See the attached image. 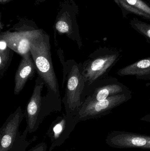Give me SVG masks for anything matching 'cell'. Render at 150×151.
Listing matches in <instances>:
<instances>
[{"label":"cell","mask_w":150,"mask_h":151,"mask_svg":"<svg viewBox=\"0 0 150 151\" xmlns=\"http://www.w3.org/2000/svg\"><path fill=\"white\" fill-rule=\"evenodd\" d=\"M11 50L9 47L4 50H0V75L1 77L8 68L9 63L11 62Z\"/></svg>","instance_id":"9a60e30c"},{"label":"cell","mask_w":150,"mask_h":151,"mask_svg":"<svg viewBox=\"0 0 150 151\" xmlns=\"http://www.w3.org/2000/svg\"><path fill=\"white\" fill-rule=\"evenodd\" d=\"M36 71L35 64L30 51L22 56V59L15 74V95H18L20 93L27 81L33 77Z\"/></svg>","instance_id":"30bf717a"},{"label":"cell","mask_w":150,"mask_h":151,"mask_svg":"<svg viewBox=\"0 0 150 151\" xmlns=\"http://www.w3.org/2000/svg\"><path fill=\"white\" fill-rule=\"evenodd\" d=\"M47 145L45 142H42L32 147L28 151H46Z\"/></svg>","instance_id":"ac0fdd59"},{"label":"cell","mask_w":150,"mask_h":151,"mask_svg":"<svg viewBox=\"0 0 150 151\" xmlns=\"http://www.w3.org/2000/svg\"><path fill=\"white\" fill-rule=\"evenodd\" d=\"M32 35H12L4 38L7 46L11 50L22 56L24 55L30 51L31 43L33 39Z\"/></svg>","instance_id":"4fadbf2b"},{"label":"cell","mask_w":150,"mask_h":151,"mask_svg":"<svg viewBox=\"0 0 150 151\" xmlns=\"http://www.w3.org/2000/svg\"><path fill=\"white\" fill-rule=\"evenodd\" d=\"M29 134V130L27 127L23 133V137L20 142L11 151H26L27 147L30 145L29 141L26 140V136Z\"/></svg>","instance_id":"2e32d148"},{"label":"cell","mask_w":150,"mask_h":151,"mask_svg":"<svg viewBox=\"0 0 150 151\" xmlns=\"http://www.w3.org/2000/svg\"><path fill=\"white\" fill-rule=\"evenodd\" d=\"M132 93L119 94L102 101L92 100L87 98L77 113L79 122L98 119L112 113L114 108L132 99Z\"/></svg>","instance_id":"3957f363"},{"label":"cell","mask_w":150,"mask_h":151,"mask_svg":"<svg viewBox=\"0 0 150 151\" xmlns=\"http://www.w3.org/2000/svg\"><path fill=\"white\" fill-rule=\"evenodd\" d=\"M105 142L110 147L116 149L136 148L150 150V136L122 131H113Z\"/></svg>","instance_id":"ba28073f"},{"label":"cell","mask_w":150,"mask_h":151,"mask_svg":"<svg viewBox=\"0 0 150 151\" xmlns=\"http://www.w3.org/2000/svg\"><path fill=\"white\" fill-rule=\"evenodd\" d=\"M122 11L123 17L134 14L150 19V5L142 0H114Z\"/></svg>","instance_id":"8fae6325"},{"label":"cell","mask_w":150,"mask_h":151,"mask_svg":"<svg viewBox=\"0 0 150 151\" xmlns=\"http://www.w3.org/2000/svg\"><path fill=\"white\" fill-rule=\"evenodd\" d=\"M122 55L118 50L108 47H100L91 55L83 67L82 74L89 85L108 76L112 68Z\"/></svg>","instance_id":"6da1fadb"},{"label":"cell","mask_w":150,"mask_h":151,"mask_svg":"<svg viewBox=\"0 0 150 151\" xmlns=\"http://www.w3.org/2000/svg\"><path fill=\"white\" fill-rule=\"evenodd\" d=\"M30 52L35 64L36 71L52 91L60 97L59 86L51 58L49 42L42 39H33Z\"/></svg>","instance_id":"7a4b0ae2"},{"label":"cell","mask_w":150,"mask_h":151,"mask_svg":"<svg viewBox=\"0 0 150 151\" xmlns=\"http://www.w3.org/2000/svg\"><path fill=\"white\" fill-rule=\"evenodd\" d=\"M85 81L79 67L73 65L69 73L66 87L67 112L77 117L81 106V95Z\"/></svg>","instance_id":"5b68a950"},{"label":"cell","mask_w":150,"mask_h":151,"mask_svg":"<svg viewBox=\"0 0 150 151\" xmlns=\"http://www.w3.org/2000/svg\"><path fill=\"white\" fill-rule=\"evenodd\" d=\"M90 85L92 87L91 92L88 98L92 100L102 101L115 95L132 93L117 78L112 76L98 80Z\"/></svg>","instance_id":"9c48e42d"},{"label":"cell","mask_w":150,"mask_h":151,"mask_svg":"<svg viewBox=\"0 0 150 151\" xmlns=\"http://www.w3.org/2000/svg\"><path fill=\"white\" fill-rule=\"evenodd\" d=\"M56 28L59 32L63 33L68 32L69 29L68 24L63 21H58L56 23Z\"/></svg>","instance_id":"e0dca14e"},{"label":"cell","mask_w":150,"mask_h":151,"mask_svg":"<svg viewBox=\"0 0 150 151\" xmlns=\"http://www.w3.org/2000/svg\"><path fill=\"white\" fill-rule=\"evenodd\" d=\"M44 81L40 76L35 81L32 95L27 104L25 112L29 134L35 132L38 128L44 118L48 114L42 109L41 91Z\"/></svg>","instance_id":"277c9868"},{"label":"cell","mask_w":150,"mask_h":151,"mask_svg":"<svg viewBox=\"0 0 150 151\" xmlns=\"http://www.w3.org/2000/svg\"><path fill=\"white\" fill-rule=\"evenodd\" d=\"M79 122L77 117L67 112L53 121L46 134L51 143L48 151H53L55 148L63 144Z\"/></svg>","instance_id":"52a82bcc"},{"label":"cell","mask_w":150,"mask_h":151,"mask_svg":"<svg viewBox=\"0 0 150 151\" xmlns=\"http://www.w3.org/2000/svg\"><path fill=\"white\" fill-rule=\"evenodd\" d=\"M131 27L144 36L150 44V24L143 22L136 18L130 21Z\"/></svg>","instance_id":"5bb4252c"},{"label":"cell","mask_w":150,"mask_h":151,"mask_svg":"<svg viewBox=\"0 0 150 151\" xmlns=\"http://www.w3.org/2000/svg\"><path fill=\"white\" fill-rule=\"evenodd\" d=\"M140 120L150 123V113L146 114L140 119Z\"/></svg>","instance_id":"d6986e66"},{"label":"cell","mask_w":150,"mask_h":151,"mask_svg":"<svg viewBox=\"0 0 150 151\" xmlns=\"http://www.w3.org/2000/svg\"><path fill=\"white\" fill-rule=\"evenodd\" d=\"M19 106L8 117L0 129V151H11L22 139L19 129L23 118Z\"/></svg>","instance_id":"8992f818"},{"label":"cell","mask_w":150,"mask_h":151,"mask_svg":"<svg viewBox=\"0 0 150 151\" xmlns=\"http://www.w3.org/2000/svg\"><path fill=\"white\" fill-rule=\"evenodd\" d=\"M117 73L121 76H134L140 80H150V57L122 68Z\"/></svg>","instance_id":"7c38bea8"}]
</instances>
